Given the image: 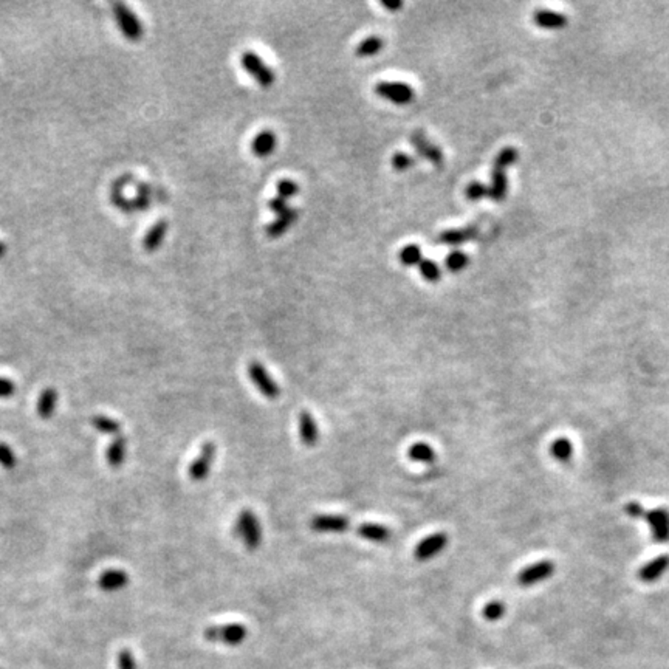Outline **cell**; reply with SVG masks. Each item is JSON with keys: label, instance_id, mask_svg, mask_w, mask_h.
<instances>
[{"label": "cell", "instance_id": "cell-27", "mask_svg": "<svg viewBox=\"0 0 669 669\" xmlns=\"http://www.w3.org/2000/svg\"><path fill=\"white\" fill-rule=\"evenodd\" d=\"M384 47V40L380 36H369L356 45L355 55L358 58H372L378 55Z\"/></svg>", "mask_w": 669, "mask_h": 669}, {"label": "cell", "instance_id": "cell-37", "mask_svg": "<svg viewBox=\"0 0 669 669\" xmlns=\"http://www.w3.org/2000/svg\"><path fill=\"white\" fill-rule=\"evenodd\" d=\"M276 189H278V197L283 200L293 197V195L299 192V186H297V183H295L293 180H288V179L281 180L278 186H276Z\"/></svg>", "mask_w": 669, "mask_h": 669}, {"label": "cell", "instance_id": "cell-2", "mask_svg": "<svg viewBox=\"0 0 669 669\" xmlns=\"http://www.w3.org/2000/svg\"><path fill=\"white\" fill-rule=\"evenodd\" d=\"M113 16L117 19V24L119 26V30L123 35L132 40V42H138L144 35V28L138 16L123 2H113L112 3Z\"/></svg>", "mask_w": 669, "mask_h": 669}, {"label": "cell", "instance_id": "cell-36", "mask_svg": "<svg viewBox=\"0 0 669 669\" xmlns=\"http://www.w3.org/2000/svg\"><path fill=\"white\" fill-rule=\"evenodd\" d=\"M390 165H392V167L395 169V171H408L409 167L415 165V158L406 152H397V154L392 155Z\"/></svg>", "mask_w": 669, "mask_h": 669}, {"label": "cell", "instance_id": "cell-42", "mask_svg": "<svg viewBox=\"0 0 669 669\" xmlns=\"http://www.w3.org/2000/svg\"><path fill=\"white\" fill-rule=\"evenodd\" d=\"M381 5L384 6V8H388L390 11H397V10L402 8L403 2H402V0H392V2H390V0H383Z\"/></svg>", "mask_w": 669, "mask_h": 669}, {"label": "cell", "instance_id": "cell-29", "mask_svg": "<svg viewBox=\"0 0 669 669\" xmlns=\"http://www.w3.org/2000/svg\"><path fill=\"white\" fill-rule=\"evenodd\" d=\"M518 157H519V152H518V149L516 147H504L501 152L497 154V157L495 158V165H493V169H499V171H506L510 166H513L518 161Z\"/></svg>", "mask_w": 669, "mask_h": 669}, {"label": "cell", "instance_id": "cell-34", "mask_svg": "<svg viewBox=\"0 0 669 669\" xmlns=\"http://www.w3.org/2000/svg\"><path fill=\"white\" fill-rule=\"evenodd\" d=\"M466 199L471 201H479L485 197H490V188L481 183V181H472L465 189Z\"/></svg>", "mask_w": 669, "mask_h": 669}, {"label": "cell", "instance_id": "cell-17", "mask_svg": "<svg viewBox=\"0 0 669 669\" xmlns=\"http://www.w3.org/2000/svg\"><path fill=\"white\" fill-rule=\"evenodd\" d=\"M356 535L370 540V543H388L392 538V531L388 529L386 525L381 524H374V522H364L361 525L356 527Z\"/></svg>", "mask_w": 669, "mask_h": 669}, {"label": "cell", "instance_id": "cell-25", "mask_svg": "<svg viewBox=\"0 0 669 669\" xmlns=\"http://www.w3.org/2000/svg\"><path fill=\"white\" fill-rule=\"evenodd\" d=\"M408 457L411 459L412 462H418V463H434L436 462V459H437V454H436V451L432 449V446L429 443H424V442H415V443H412L409 446V449H408Z\"/></svg>", "mask_w": 669, "mask_h": 669}, {"label": "cell", "instance_id": "cell-13", "mask_svg": "<svg viewBox=\"0 0 669 669\" xmlns=\"http://www.w3.org/2000/svg\"><path fill=\"white\" fill-rule=\"evenodd\" d=\"M297 424H299L301 442L306 445L307 448H313L317 440H320V431H317V424L312 412L306 409L301 411L299 417H297Z\"/></svg>", "mask_w": 669, "mask_h": 669}, {"label": "cell", "instance_id": "cell-6", "mask_svg": "<svg viewBox=\"0 0 669 669\" xmlns=\"http://www.w3.org/2000/svg\"><path fill=\"white\" fill-rule=\"evenodd\" d=\"M240 64L249 76H253L262 87H270L274 84L276 74L270 67L263 63L261 56L253 51H245L240 58Z\"/></svg>", "mask_w": 669, "mask_h": 669}, {"label": "cell", "instance_id": "cell-39", "mask_svg": "<svg viewBox=\"0 0 669 669\" xmlns=\"http://www.w3.org/2000/svg\"><path fill=\"white\" fill-rule=\"evenodd\" d=\"M16 392V383L10 378L0 377V398H11Z\"/></svg>", "mask_w": 669, "mask_h": 669}, {"label": "cell", "instance_id": "cell-28", "mask_svg": "<svg viewBox=\"0 0 669 669\" xmlns=\"http://www.w3.org/2000/svg\"><path fill=\"white\" fill-rule=\"evenodd\" d=\"M550 452L558 462L567 463V462H570V459L573 456V443L569 440V438L559 437L552 443Z\"/></svg>", "mask_w": 669, "mask_h": 669}, {"label": "cell", "instance_id": "cell-11", "mask_svg": "<svg viewBox=\"0 0 669 669\" xmlns=\"http://www.w3.org/2000/svg\"><path fill=\"white\" fill-rule=\"evenodd\" d=\"M411 143H412V146H414V149L417 151V154L420 155V157L427 158L428 161H431V163L436 165V166L443 165L445 157H443L442 149L438 147L436 143H432V141L422 131H415V132L411 133Z\"/></svg>", "mask_w": 669, "mask_h": 669}, {"label": "cell", "instance_id": "cell-20", "mask_svg": "<svg viewBox=\"0 0 669 669\" xmlns=\"http://www.w3.org/2000/svg\"><path fill=\"white\" fill-rule=\"evenodd\" d=\"M533 19H535L538 26L547 30H561L567 25V17L563 15V13L552 11V10H538L535 13V16H533Z\"/></svg>", "mask_w": 669, "mask_h": 669}, {"label": "cell", "instance_id": "cell-40", "mask_svg": "<svg viewBox=\"0 0 669 669\" xmlns=\"http://www.w3.org/2000/svg\"><path fill=\"white\" fill-rule=\"evenodd\" d=\"M268 206H270V209H272V213L278 215V217H279V215H282V214H286V213L288 211V209L292 208V206H290V205L287 204V200H283V199H281V197H274V199L270 200Z\"/></svg>", "mask_w": 669, "mask_h": 669}, {"label": "cell", "instance_id": "cell-8", "mask_svg": "<svg viewBox=\"0 0 669 669\" xmlns=\"http://www.w3.org/2000/svg\"><path fill=\"white\" fill-rule=\"evenodd\" d=\"M553 573H555V564H553L552 561H539V563L527 565L525 569L520 570L516 578V583L522 587H530L539 584L540 581L549 579Z\"/></svg>", "mask_w": 669, "mask_h": 669}, {"label": "cell", "instance_id": "cell-1", "mask_svg": "<svg viewBox=\"0 0 669 669\" xmlns=\"http://www.w3.org/2000/svg\"><path fill=\"white\" fill-rule=\"evenodd\" d=\"M234 536L243 540L247 550L256 552L262 544V525L258 516L249 509H243L233 527Z\"/></svg>", "mask_w": 669, "mask_h": 669}, {"label": "cell", "instance_id": "cell-35", "mask_svg": "<svg viewBox=\"0 0 669 669\" xmlns=\"http://www.w3.org/2000/svg\"><path fill=\"white\" fill-rule=\"evenodd\" d=\"M17 465V456L8 443L0 442V466L5 470H13Z\"/></svg>", "mask_w": 669, "mask_h": 669}, {"label": "cell", "instance_id": "cell-30", "mask_svg": "<svg viewBox=\"0 0 669 669\" xmlns=\"http://www.w3.org/2000/svg\"><path fill=\"white\" fill-rule=\"evenodd\" d=\"M398 258H400V262L403 263L404 267H414V265H420V262L423 261V256H422V249L418 245H406V247H403V249L400 251V254H398Z\"/></svg>", "mask_w": 669, "mask_h": 669}, {"label": "cell", "instance_id": "cell-21", "mask_svg": "<svg viewBox=\"0 0 669 669\" xmlns=\"http://www.w3.org/2000/svg\"><path fill=\"white\" fill-rule=\"evenodd\" d=\"M276 143H278V138H276V133L273 131H262L261 133L256 135V138L253 140V154L261 158L268 157V155L274 152Z\"/></svg>", "mask_w": 669, "mask_h": 669}, {"label": "cell", "instance_id": "cell-7", "mask_svg": "<svg viewBox=\"0 0 669 669\" xmlns=\"http://www.w3.org/2000/svg\"><path fill=\"white\" fill-rule=\"evenodd\" d=\"M375 93L378 97L398 106L409 104L415 97V92L409 84L395 83V81H381V83H378L375 85Z\"/></svg>", "mask_w": 669, "mask_h": 669}, {"label": "cell", "instance_id": "cell-9", "mask_svg": "<svg viewBox=\"0 0 669 669\" xmlns=\"http://www.w3.org/2000/svg\"><path fill=\"white\" fill-rule=\"evenodd\" d=\"M641 519H645L651 529V535L657 543L669 540V510L665 506L654 510H645Z\"/></svg>", "mask_w": 669, "mask_h": 669}, {"label": "cell", "instance_id": "cell-3", "mask_svg": "<svg viewBox=\"0 0 669 669\" xmlns=\"http://www.w3.org/2000/svg\"><path fill=\"white\" fill-rule=\"evenodd\" d=\"M247 627L240 623L209 626L204 631V637L213 643H223L226 646H239L247 638Z\"/></svg>", "mask_w": 669, "mask_h": 669}, {"label": "cell", "instance_id": "cell-24", "mask_svg": "<svg viewBox=\"0 0 669 669\" xmlns=\"http://www.w3.org/2000/svg\"><path fill=\"white\" fill-rule=\"evenodd\" d=\"M490 188V199L495 201H502L509 192V179H506L505 171L493 169L491 172V185Z\"/></svg>", "mask_w": 669, "mask_h": 669}, {"label": "cell", "instance_id": "cell-10", "mask_svg": "<svg viewBox=\"0 0 669 669\" xmlns=\"http://www.w3.org/2000/svg\"><path fill=\"white\" fill-rule=\"evenodd\" d=\"M448 540H449V538L445 531L432 533V535H429L428 538H424L423 540H420V543L417 544L415 550H414V558L417 561H420V563H424V561L432 559L434 556H437L438 553H442L446 549V545H448Z\"/></svg>", "mask_w": 669, "mask_h": 669}, {"label": "cell", "instance_id": "cell-26", "mask_svg": "<svg viewBox=\"0 0 669 669\" xmlns=\"http://www.w3.org/2000/svg\"><path fill=\"white\" fill-rule=\"evenodd\" d=\"M92 427L97 429L101 434L117 437L121 436V423L117 418H112L109 415L104 414H97L92 417Z\"/></svg>", "mask_w": 669, "mask_h": 669}, {"label": "cell", "instance_id": "cell-18", "mask_svg": "<svg viewBox=\"0 0 669 669\" xmlns=\"http://www.w3.org/2000/svg\"><path fill=\"white\" fill-rule=\"evenodd\" d=\"M126 457H127V438L123 434L113 437L106 451L107 463H109L112 468H119L121 465H124Z\"/></svg>", "mask_w": 669, "mask_h": 669}, {"label": "cell", "instance_id": "cell-22", "mask_svg": "<svg viewBox=\"0 0 669 669\" xmlns=\"http://www.w3.org/2000/svg\"><path fill=\"white\" fill-rule=\"evenodd\" d=\"M296 219H297V209L290 208L286 214L279 215V217L276 219L274 222L270 223V225L267 226V236L272 239L281 238L282 234H286L288 231L290 226L293 225Z\"/></svg>", "mask_w": 669, "mask_h": 669}, {"label": "cell", "instance_id": "cell-32", "mask_svg": "<svg viewBox=\"0 0 669 669\" xmlns=\"http://www.w3.org/2000/svg\"><path fill=\"white\" fill-rule=\"evenodd\" d=\"M470 263V258L466 256L463 251H461V249H456V251H451L448 256L445 258V267L449 270V272L452 273H456V272H461V270H463L466 265Z\"/></svg>", "mask_w": 669, "mask_h": 669}, {"label": "cell", "instance_id": "cell-38", "mask_svg": "<svg viewBox=\"0 0 669 669\" xmlns=\"http://www.w3.org/2000/svg\"><path fill=\"white\" fill-rule=\"evenodd\" d=\"M118 669H138L137 660H135L132 651L121 650L118 652Z\"/></svg>", "mask_w": 669, "mask_h": 669}, {"label": "cell", "instance_id": "cell-41", "mask_svg": "<svg viewBox=\"0 0 669 669\" xmlns=\"http://www.w3.org/2000/svg\"><path fill=\"white\" fill-rule=\"evenodd\" d=\"M625 511L634 519H641V516H643V513H645V509H643V505L638 504V502H629V504H626Z\"/></svg>", "mask_w": 669, "mask_h": 669}, {"label": "cell", "instance_id": "cell-12", "mask_svg": "<svg viewBox=\"0 0 669 669\" xmlns=\"http://www.w3.org/2000/svg\"><path fill=\"white\" fill-rule=\"evenodd\" d=\"M350 525V519L342 515H316L310 519V529L317 533H344Z\"/></svg>", "mask_w": 669, "mask_h": 669}, {"label": "cell", "instance_id": "cell-15", "mask_svg": "<svg viewBox=\"0 0 669 669\" xmlns=\"http://www.w3.org/2000/svg\"><path fill=\"white\" fill-rule=\"evenodd\" d=\"M668 569H669V555H660L641 567L638 570V578L640 581H643V583L651 584L654 581H657L659 578L663 577V573Z\"/></svg>", "mask_w": 669, "mask_h": 669}, {"label": "cell", "instance_id": "cell-43", "mask_svg": "<svg viewBox=\"0 0 669 669\" xmlns=\"http://www.w3.org/2000/svg\"><path fill=\"white\" fill-rule=\"evenodd\" d=\"M5 251H6V245L3 242H0V258L5 254Z\"/></svg>", "mask_w": 669, "mask_h": 669}, {"label": "cell", "instance_id": "cell-4", "mask_svg": "<svg viewBox=\"0 0 669 669\" xmlns=\"http://www.w3.org/2000/svg\"><path fill=\"white\" fill-rule=\"evenodd\" d=\"M247 370L256 389H258L263 397L268 398V400H278L281 395L279 384L274 381V378L270 375V372L262 363L254 360L248 364Z\"/></svg>", "mask_w": 669, "mask_h": 669}, {"label": "cell", "instance_id": "cell-19", "mask_svg": "<svg viewBox=\"0 0 669 669\" xmlns=\"http://www.w3.org/2000/svg\"><path fill=\"white\" fill-rule=\"evenodd\" d=\"M167 228H169L167 220H165V219H161V220L154 223V226L149 229V231L144 236V239H143V248L146 249L147 253L157 251L161 243L165 242V238L167 234Z\"/></svg>", "mask_w": 669, "mask_h": 669}, {"label": "cell", "instance_id": "cell-31", "mask_svg": "<svg viewBox=\"0 0 669 669\" xmlns=\"http://www.w3.org/2000/svg\"><path fill=\"white\" fill-rule=\"evenodd\" d=\"M418 272L423 276V279L428 282H438L442 278V270L438 263L432 259H423L418 265Z\"/></svg>", "mask_w": 669, "mask_h": 669}, {"label": "cell", "instance_id": "cell-16", "mask_svg": "<svg viewBox=\"0 0 669 669\" xmlns=\"http://www.w3.org/2000/svg\"><path fill=\"white\" fill-rule=\"evenodd\" d=\"M479 234L477 226H465V228H454V229H446V231L440 233V236L437 238V242L445 243V245H462V243L476 239Z\"/></svg>", "mask_w": 669, "mask_h": 669}, {"label": "cell", "instance_id": "cell-14", "mask_svg": "<svg viewBox=\"0 0 669 669\" xmlns=\"http://www.w3.org/2000/svg\"><path fill=\"white\" fill-rule=\"evenodd\" d=\"M129 573L123 569H107L98 579V586L104 592H118L129 584Z\"/></svg>", "mask_w": 669, "mask_h": 669}, {"label": "cell", "instance_id": "cell-23", "mask_svg": "<svg viewBox=\"0 0 669 669\" xmlns=\"http://www.w3.org/2000/svg\"><path fill=\"white\" fill-rule=\"evenodd\" d=\"M58 397H59L58 390L55 388H47L42 390V394L39 395L38 406H36V412L40 418L47 420V418L53 417V414H55L56 411Z\"/></svg>", "mask_w": 669, "mask_h": 669}, {"label": "cell", "instance_id": "cell-33", "mask_svg": "<svg viewBox=\"0 0 669 669\" xmlns=\"http://www.w3.org/2000/svg\"><path fill=\"white\" fill-rule=\"evenodd\" d=\"M482 615L485 620L488 621H497L501 620L505 615V604L499 600H493L490 603H486L482 609Z\"/></svg>", "mask_w": 669, "mask_h": 669}, {"label": "cell", "instance_id": "cell-5", "mask_svg": "<svg viewBox=\"0 0 669 669\" xmlns=\"http://www.w3.org/2000/svg\"><path fill=\"white\" fill-rule=\"evenodd\" d=\"M215 454H217V446H215L214 442H205L201 445L199 456L194 459V462L191 465H189V470H188L189 479L194 482L205 481V479L209 476V472H211Z\"/></svg>", "mask_w": 669, "mask_h": 669}]
</instances>
